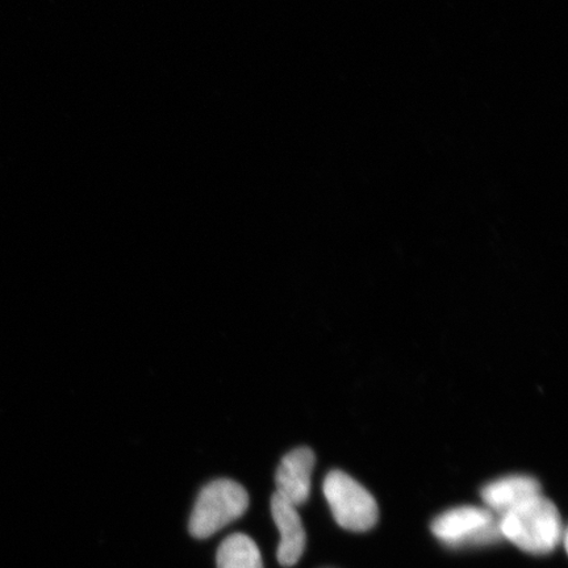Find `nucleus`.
I'll return each instance as SVG.
<instances>
[{"label": "nucleus", "instance_id": "obj_3", "mask_svg": "<svg viewBox=\"0 0 568 568\" xmlns=\"http://www.w3.org/2000/svg\"><path fill=\"white\" fill-rule=\"evenodd\" d=\"M324 495L341 528L367 531L378 523L379 509L373 495L349 475L335 470L326 475Z\"/></svg>", "mask_w": 568, "mask_h": 568}, {"label": "nucleus", "instance_id": "obj_2", "mask_svg": "<svg viewBox=\"0 0 568 568\" xmlns=\"http://www.w3.org/2000/svg\"><path fill=\"white\" fill-rule=\"evenodd\" d=\"M247 507L248 495L237 481L213 480L197 496L190 518V532L199 539L216 535L243 516Z\"/></svg>", "mask_w": 568, "mask_h": 568}, {"label": "nucleus", "instance_id": "obj_6", "mask_svg": "<svg viewBox=\"0 0 568 568\" xmlns=\"http://www.w3.org/2000/svg\"><path fill=\"white\" fill-rule=\"evenodd\" d=\"M272 515L281 535L276 558L281 566L293 567L300 562L307 541L302 518L293 504L276 494L272 497Z\"/></svg>", "mask_w": 568, "mask_h": 568}, {"label": "nucleus", "instance_id": "obj_7", "mask_svg": "<svg viewBox=\"0 0 568 568\" xmlns=\"http://www.w3.org/2000/svg\"><path fill=\"white\" fill-rule=\"evenodd\" d=\"M537 495H541V485L527 475L497 479L481 489L487 509L499 517Z\"/></svg>", "mask_w": 568, "mask_h": 568}, {"label": "nucleus", "instance_id": "obj_5", "mask_svg": "<svg viewBox=\"0 0 568 568\" xmlns=\"http://www.w3.org/2000/svg\"><path fill=\"white\" fill-rule=\"evenodd\" d=\"M315 467V454L308 447H297L290 452L276 470V495L293 504L302 506L311 494L312 471Z\"/></svg>", "mask_w": 568, "mask_h": 568}, {"label": "nucleus", "instance_id": "obj_1", "mask_svg": "<svg viewBox=\"0 0 568 568\" xmlns=\"http://www.w3.org/2000/svg\"><path fill=\"white\" fill-rule=\"evenodd\" d=\"M499 529L503 538L535 556L556 550L566 532L556 504L542 494L500 516Z\"/></svg>", "mask_w": 568, "mask_h": 568}, {"label": "nucleus", "instance_id": "obj_8", "mask_svg": "<svg viewBox=\"0 0 568 568\" xmlns=\"http://www.w3.org/2000/svg\"><path fill=\"white\" fill-rule=\"evenodd\" d=\"M217 568H264L261 551L251 537H226L217 550Z\"/></svg>", "mask_w": 568, "mask_h": 568}, {"label": "nucleus", "instance_id": "obj_4", "mask_svg": "<svg viewBox=\"0 0 568 568\" xmlns=\"http://www.w3.org/2000/svg\"><path fill=\"white\" fill-rule=\"evenodd\" d=\"M432 531L450 548L486 546L500 541L499 517L487 508L458 507L439 515Z\"/></svg>", "mask_w": 568, "mask_h": 568}]
</instances>
